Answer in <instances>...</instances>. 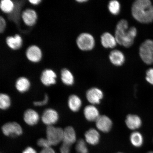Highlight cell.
Here are the masks:
<instances>
[{
    "mask_svg": "<svg viewBox=\"0 0 153 153\" xmlns=\"http://www.w3.org/2000/svg\"><path fill=\"white\" fill-rule=\"evenodd\" d=\"M137 33L136 28L134 27L129 28L127 21L122 19L117 25L114 37L117 43L126 48H129L133 45Z\"/></svg>",
    "mask_w": 153,
    "mask_h": 153,
    "instance_id": "1",
    "label": "cell"
},
{
    "mask_svg": "<svg viewBox=\"0 0 153 153\" xmlns=\"http://www.w3.org/2000/svg\"><path fill=\"white\" fill-rule=\"evenodd\" d=\"M131 13L139 22L149 24L153 22V5L149 0H137L133 3Z\"/></svg>",
    "mask_w": 153,
    "mask_h": 153,
    "instance_id": "2",
    "label": "cell"
},
{
    "mask_svg": "<svg viewBox=\"0 0 153 153\" xmlns=\"http://www.w3.org/2000/svg\"><path fill=\"white\" fill-rule=\"evenodd\" d=\"M140 56L143 62L148 65L153 64V40L147 39L141 44Z\"/></svg>",
    "mask_w": 153,
    "mask_h": 153,
    "instance_id": "3",
    "label": "cell"
},
{
    "mask_svg": "<svg viewBox=\"0 0 153 153\" xmlns=\"http://www.w3.org/2000/svg\"><path fill=\"white\" fill-rule=\"evenodd\" d=\"M64 129L53 126H48L46 129L47 139L51 146L56 145L62 141Z\"/></svg>",
    "mask_w": 153,
    "mask_h": 153,
    "instance_id": "4",
    "label": "cell"
},
{
    "mask_svg": "<svg viewBox=\"0 0 153 153\" xmlns=\"http://www.w3.org/2000/svg\"><path fill=\"white\" fill-rule=\"evenodd\" d=\"M76 44L78 48L82 51H91L95 46V39L91 34L82 33L80 34L76 39Z\"/></svg>",
    "mask_w": 153,
    "mask_h": 153,
    "instance_id": "5",
    "label": "cell"
},
{
    "mask_svg": "<svg viewBox=\"0 0 153 153\" xmlns=\"http://www.w3.org/2000/svg\"><path fill=\"white\" fill-rule=\"evenodd\" d=\"M3 133L6 136L15 137L22 134L23 130L21 126L16 122H8L1 127Z\"/></svg>",
    "mask_w": 153,
    "mask_h": 153,
    "instance_id": "6",
    "label": "cell"
},
{
    "mask_svg": "<svg viewBox=\"0 0 153 153\" xmlns=\"http://www.w3.org/2000/svg\"><path fill=\"white\" fill-rule=\"evenodd\" d=\"M59 119L58 113L52 108H48L44 111L42 116L43 123L48 126H53L57 123Z\"/></svg>",
    "mask_w": 153,
    "mask_h": 153,
    "instance_id": "7",
    "label": "cell"
},
{
    "mask_svg": "<svg viewBox=\"0 0 153 153\" xmlns=\"http://www.w3.org/2000/svg\"><path fill=\"white\" fill-rule=\"evenodd\" d=\"M86 95L88 101L93 105L99 104L103 97L102 91L97 88L89 89Z\"/></svg>",
    "mask_w": 153,
    "mask_h": 153,
    "instance_id": "8",
    "label": "cell"
},
{
    "mask_svg": "<svg viewBox=\"0 0 153 153\" xmlns=\"http://www.w3.org/2000/svg\"><path fill=\"white\" fill-rule=\"evenodd\" d=\"M96 126L99 131L104 133L108 132L112 127V122L108 117L101 115L95 121Z\"/></svg>",
    "mask_w": 153,
    "mask_h": 153,
    "instance_id": "9",
    "label": "cell"
},
{
    "mask_svg": "<svg viewBox=\"0 0 153 153\" xmlns=\"http://www.w3.org/2000/svg\"><path fill=\"white\" fill-rule=\"evenodd\" d=\"M56 74L51 70H46L42 73L41 80L44 85L49 86L54 85L56 83Z\"/></svg>",
    "mask_w": 153,
    "mask_h": 153,
    "instance_id": "10",
    "label": "cell"
},
{
    "mask_svg": "<svg viewBox=\"0 0 153 153\" xmlns=\"http://www.w3.org/2000/svg\"><path fill=\"white\" fill-rule=\"evenodd\" d=\"M24 119L28 125L33 126L37 124L39 120V115L35 110L31 109L26 110L24 113Z\"/></svg>",
    "mask_w": 153,
    "mask_h": 153,
    "instance_id": "11",
    "label": "cell"
},
{
    "mask_svg": "<svg viewBox=\"0 0 153 153\" xmlns=\"http://www.w3.org/2000/svg\"><path fill=\"white\" fill-rule=\"evenodd\" d=\"M84 114L86 119L90 122L95 121L100 116L99 110L93 105L86 106L84 110Z\"/></svg>",
    "mask_w": 153,
    "mask_h": 153,
    "instance_id": "12",
    "label": "cell"
},
{
    "mask_svg": "<svg viewBox=\"0 0 153 153\" xmlns=\"http://www.w3.org/2000/svg\"><path fill=\"white\" fill-rule=\"evenodd\" d=\"M26 55L29 60L33 62H37L41 59V51L36 46L32 45L27 50Z\"/></svg>",
    "mask_w": 153,
    "mask_h": 153,
    "instance_id": "13",
    "label": "cell"
},
{
    "mask_svg": "<svg viewBox=\"0 0 153 153\" xmlns=\"http://www.w3.org/2000/svg\"><path fill=\"white\" fill-rule=\"evenodd\" d=\"M109 57L112 64L116 66H122L125 61V56L123 53L118 50L112 51Z\"/></svg>",
    "mask_w": 153,
    "mask_h": 153,
    "instance_id": "14",
    "label": "cell"
},
{
    "mask_svg": "<svg viewBox=\"0 0 153 153\" xmlns=\"http://www.w3.org/2000/svg\"><path fill=\"white\" fill-rule=\"evenodd\" d=\"M76 140V133L74 128L71 126H68L65 128L63 143L71 146L75 143Z\"/></svg>",
    "mask_w": 153,
    "mask_h": 153,
    "instance_id": "15",
    "label": "cell"
},
{
    "mask_svg": "<svg viewBox=\"0 0 153 153\" xmlns=\"http://www.w3.org/2000/svg\"><path fill=\"white\" fill-rule=\"evenodd\" d=\"M101 41L103 46L106 48H113L116 46L117 43L115 37L108 32L102 34Z\"/></svg>",
    "mask_w": 153,
    "mask_h": 153,
    "instance_id": "16",
    "label": "cell"
},
{
    "mask_svg": "<svg viewBox=\"0 0 153 153\" xmlns=\"http://www.w3.org/2000/svg\"><path fill=\"white\" fill-rule=\"evenodd\" d=\"M126 123L129 129L134 130L141 127L142 121L139 117L136 115L129 114L126 117Z\"/></svg>",
    "mask_w": 153,
    "mask_h": 153,
    "instance_id": "17",
    "label": "cell"
},
{
    "mask_svg": "<svg viewBox=\"0 0 153 153\" xmlns=\"http://www.w3.org/2000/svg\"><path fill=\"white\" fill-rule=\"evenodd\" d=\"M85 137V141L91 145H95L99 143L100 135L97 130L91 128L86 131Z\"/></svg>",
    "mask_w": 153,
    "mask_h": 153,
    "instance_id": "18",
    "label": "cell"
},
{
    "mask_svg": "<svg viewBox=\"0 0 153 153\" xmlns=\"http://www.w3.org/2000/svg\"><path fill=\"white\" fill-rule=\"evenodd\" d=\"M22 17L23 20L26 25L31 26L36 22L37 16L35 11L30 9H26L23 12Z\"/></svg>",
    "mask_w": 153,
    "mask_h": 153,
    "instance_id": "19",
    "label": "cell"
},
{
    "mask_svg": "<svg viewBox=\"0 0 153 153\" xmlns=\"http://www.w3.org/2000/svg\"><path fill=\"white\" fill-rule=\"evenodd\" d=\"M68 104L71 110L73 112H76L81 108L82 102L81 99L78 96L72 95L69 97Z\"/></svg>",
    "mask_w": 153,
    "mask_h": 153,
    "instance_id": "20",
    "label": "cell"
},
{
    "mask_svg": "<svg viewBox=\"0 0 153 153\" xmlns=\"http://www.w3.org/2000/svg\"><path fill=\"white\" fill-rule=\"evenodd\" d=\"M30 85L29 81L24 77L19 78L17 79L15 84L16 89L21 93H24L27 91L30 88Z\"/></svg>",
    "mask_w": 153,
    "mask_h": 153,
    "instance_id": "21",
    "label": "cell"
},
{
    "mask_svg": "<svg viewBox=\"0 0 153 153\" xmlns=\"http://www.w3.org/2000/svg\"><path fill=\"white\" fill-rule=\"evenodd\" d=\"M6 42L7 45L11 49H17L22 46V40L20 36L16 34L14 37H7L6 39Z\"/></svg>",
    "mask_w": 153,
    "mask_h": 153,
    "instance_id": "22",
    "label": "cell"
},
{
    "mask_svg": "<svg viewBox=\"0 0 153 153\" xmlns=\"http://www.w3.org/2000/svg\"><path fill=\"white\" fill-rule=\"evenodd\" d=\"M61 79L65 85H72L74 83V78L71 72L64 69L61 72Z\"/></svg>",
    "mask_w": 153,
    "mask_h": 153,
    "instance_id": "23",
    "label": "cell"
},
{
    "mask_svg": "<svg viewBox=\"0 0 153 153\" xmlns=\"http://www.w3.org/2000/svg\"><path fill=\"white\" fill-rule=\"evenodd\" d=\"M130 141L133 146L139 148L142 146L143 138L141 134L137 131L133 132L130 136Z\"/></svg>",
    "mask_w": 153,
    "mask_h": 153,
    "instance_id": "24",
    "label": "cell"
},
{
    "mask_svg": "<svg viewBox=\"0 0 153 153\" xmlns=\"http://www.w3.org/2000/svg\"><path fill=\"white\" fill-rule=\"evenodd\" d=\"M11 105V100L9 95L5 94H1L0 95V108L1 109L5 110Z\"/></svg>",
    "mask_w": 153,
    "mask_h": 153,
    "instance_id": "25",
    "label": "cell"
},
{
    "mask_svg": "<svg viewBox=\"0 0 153 153\" xmlns=\"http://www.w3.org/2000/svg\"><path fill=\"white\" fill-rule=\"evenodd\" d=\"M108 9L111 14L117 15L119 14L120 11V3L117 1H110L108 3Z\"/></svg>",
    "mask_w": 153,
    "mask_h": 153,
    "instance_id": "26",
    "label": "cell"
},
{
    "mask_svg": "<svg viewBox=\"0 0 153 153\" xmlns=\"http://www.w3.org/2000/svg\"><path fill=\"white\" fill-rule=\"evenodd\" d=\"M0 7L3 12L9 13L13 10L14 5L10 0H2L1 1Z\"/></svg>",
    "mask_w": 153,
    "mask_h": 153,
    "instance_id": "27",
    "label": "cell"
},
{
    "mask_svg": "<svg viewBox=\"0 0 153 153\" xmlns=\"http://www.w3.org/2000/svg\"><path fill=\"white\" fill-rule=\"evenodd\" d=\"M76 150L78 153L88 152V150L86 142L82 139H79L78 141L76 146Z\"/></svg>",
    "mask_w": 153,
    "mask_h": 153,
    "instance_id": "28",
    "label": "cell"
},
{
    "mask_svg": "<svg viewBox=\"0 0 153 153\" xmlns=\"http://www.w3.org/2000/svg\"><path fill=\"white\" fill-rule=\"evenodd\" d=\"M37 145L43 149L50 148L51 146L47 139L41 138L37 141Z\"/></svg>",
    "mask_w": 153,
    "mask_h": 153,
    "instance_id": "29",
    "label": "cell"
},
{
    "mask_svg": "<svg viewBox=\"0 0 153 153\" xmlns=\"http://www.w3.org/2000/svg\"><path fill=\"white\" fill-rule=\"evenodd\" d=\"M146 79L149 83L153 85V68H150L147 71Z\"/></svg>",
    "mask_w": 153,
    "mask_h": 153,
    "instance_id": "30",
    "label": "cell"
},
{
    "mask_svg": "<svg viewBox=\"0 0 153 153\" xmlns=\"http://www.w3.org/2000/svg\"><path fill=\"white\" fill-rule=\"evenodd\" d=\"M49 100V97L46 94L45 95V98L43 100L41 101H35L33 102L34 106H41L46 105Z\"/></svg>",
    "mask_w": 153,
    "mask_h": 153,
    "instance_id": "31",
    "label": "cell"
},
{
    "mask_svg": "<svg viewBox=\"0 0 153 153\" xmlns=\"http://www.w3.org/2000/svg\"><path fill=\"white\" fill-rule=\"evenodd\" d=\"M71 147V145L63 143L60 148L61 153H70Z\"/></svg>",
    "mask_w": 153,
    "mask_h": 153,
    "instance_id": "32",
    "label": "cell"
},
{
    "mask_svg": "<svg viewBox=\"0 0 153 153\" xmlns=\"http://www.w3.org/2000/svg\"><path fill=\"white\" fill-rule=\"evenodd\" d=\"M6 26L4 19L1 16L0 17V32L1 33L4 31Z\"/></svg>",
    "mask_w": 153,
    "mask_h": 153,
    "instance_id": "33",
    "label": "cell"
},
{
    "mask_svg": "<svg viewBox=\"0 0 153 153\" xmlns=\"http://www.w3.org/2000/svg\"><path fill=\"white\" fill-rule=\"evenodd\" d=\"M40 153H55L54 150L52 148H50L43 149Z\"/></svg>",
    "mask_w": 153,
    "mask_h": 153,
    "instance_id": "34",
    "label": "cell"
},
{
    "mask_svg": "<svg viewBox=\"0 0 153 153\" xmlns=\"http://www.w3.org/2000/svg\"><path fill=\"white\" fill-rule=\"evenodd\" d=\"M22 153H37V152L32 147H28L25 149Z\"/></svg>",
    "mask_w": 153,
    "mask_h": 153,
    "instance_id": "35",
    "label": "cell"
},
{
    "mask_svg": "<svg viewBox=\"0 0 153 153\" xmlns=\"http://www.w3.org/2000/svg\"><path fill=\"white\" fill-rule=\"evenodd\" d=\"M30 3L33 4H37L41 1V0H30L29 1Z\"/></svg>",
    "mask_w": 153,
    "mask_h": 153,
    "instance_id": "36",
    "label": "cell"
},
{
    "mask_svg": "<svg viewBox=\"0 0 153 153\" xmlns=\"http://www.w3.org/2000/svg\"><path fill=\"white\" fill-rule=\"evenodd\" d=\"M78 2L79 3H83V2H85L87 1V0H78V1H76Z\"/></svg>",
    "mask_w": 153,
    "mask_h": 153,
    "instance_id": "37",
    "label": "cell"
},
{
    "mask_svg": "<svg viewBox=\"0 0 153 153\" xmlns=\"http://www.w3.org/2000/svg\"><path fill=\"white\" fill-rule=\"evenodd\" d=\"M148 153H153V152H148Z\"/></svg>",
    "mask_w": 153,
    "mask_h": 153,
    "instance_id": "38",
    "label": "cell"
},
{
    "mask_svg": "<svg viewBox=\"0 0 153 153\" xmlns=\"http://www.w3.org/2000/svg\"><path fill=\"white\" fill-rule=\"evenodd\" d=\"M122 153V152H118V153Z\"/></svg>",
    "mask_w": 153,
    "mask_h": 153,
    "instance_id": "39",
    "label": "cell"
}]
</instances>
